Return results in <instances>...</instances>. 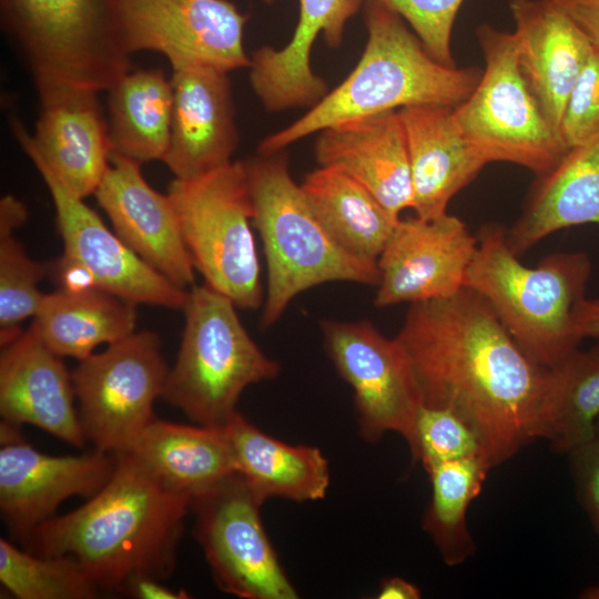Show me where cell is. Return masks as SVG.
Here are the masks:
<instances>
[{"mask_svg":"<svg viewBox=\"0 0 599 599\" xmlns=\"http://www.w3.org/2000/svg\"><path fill=\"white\" fill-rule=\"evenodd\" d=\"M395 337L422 404L466 420L493 468L536 440L547 368L524 353L478 292L465 286L449 297L410 304Z\"/></svg>","mask_w":599,"mask_h":599,"instance_id":"6da1fadb","label":"cell"},{"mask_svg":"<svg viewBox=\"0 0 599 599\" xmlns=\"http://www.w3.org/2000/svg\"><path fill=\"white\" fill-rule=\"evenodd\" d=\"M116 457L95 495L48 519L22 544L34 554L70 557L101 590L122 593L134 577H171L191 498L166 488L130 454Z\"/></svg>","mask_w":599,"mask_h":599,"instance_id":"7a4b0ae2","label":"cell"},{"mask_svg":"<svg viewBox=\"0 0 599 599\" xmlns=\"http://www.w3.org/2000/svg\"><path fill=\"white\" fill-rule=\"evenodd\" d=\"M363 7L367 41L353 71L302 116L265 136L260 154L344 121L416 105L456 106L473 93L481 68L438 62L396 12L378 0Z\"/></svg>","mask_w":599,"mask_h":599,"instance_id":"3957f363","label":"cell"},{"mask_svg":"<svg viewBox=\"0 0 599 599\" xmlns=\"http://www.w3.org/2000/svg\"><path fill=\"white\" fill-rule=\"evenodd\" d=\"M465 286L488 301L502 325L536 364L551 367L582 341L575 324L592 264L585 252H557L528 267L509 247L506 229L480 227Z\"/></svg>","mask_w":599,"mask_h":599,"instance_id":"277c9868","label":"cell"},{"mask_svg":"<svg viewBox=\"0 0 599 599\" xmlns=\"http://www.w3.org/2000/svg\"><path fill=\"white\" fill-rule=\"evenodd\" d=\"M252 202V224L261 237L267 270L261 327L268 328L301 293L331 282L377 285V262L345 252L311 209L293 179L285 150L243 161Z\"/></svg>","mask_w":599,"mask_h":599,"instance_id":"5b68a950","label":"cell"},{"mask_svg":"<svg viewBox=\"0 0 599 599\" xmlns=\"http://www.w3.org/2000/svg\"><path fill=\"white\" fill-rule=\"evenodd\" d=\"M236 305L207 285H194L183 306L185 324L162 397L197 425L223 428L250 385L273 380L277 361L254 342Z\"/></svg>","mask_w":599,"mask_h":599,"instance_id":"8992f818","label":"cell"},{"mask_svg":"<svg viewBox=\"0 0 599 599\" xmlns=\"http://www.w3.org/2000/svg\"><path fill=\"white\" fill-rule=\"evenodd\" d=\"M167 194L194 268L205 285L237 308H260L265 296L243 161L199 177L174 179Z\"/></svg>","mask_w":599,"mask_h":599,"instance_id":"52a82bcc","label":"cell"},{"mask_svg":"<svg viewBox=\"0 0 599 599\" xmlns=\"http://www.w3.org/2000/svg\"><path fill=\"white\" fill-rule=\"evenodd\" d=\"M476 37L484 68L473 93L453 108L459 131L488 164L512 163L536 176L549 172L569 149L521 75L514 32L481 23Z\"/></svg>","mask_w":599,"mask_h":599,"instance_id":"ba28073f","label":"cell"},{"mask_svg":"<svg viewBox=\"0 0 599 599\" xmlns=\"http://www.w3.org/2000/svg\"><path fill=\"white\" fill-rule=\"evenodd\" d=\"M167 373L161 341L151 331H135L80 359L71 377L87 441L101 451H126L155 418L153 405Z\"/></svg>","mask_w":599,"mask_h":599,"instance_id":"9c48e42d","label":"cell"},{"mask_svg":"<svg viewBox=\"0 0 599 599\" xmlns=\"http://www.w3.org/2000/svg\"><path fill=\"white\" fill-rule=\"evenodd\" d=\"M263 504L234 471L191 499L194 536L217 587L244 599H296L267 537Z\"/></svg>","mask_w":599,"mask_h":599,"instance_id":"30bf717a","label":"cell"},{"mask_svg":"<svg viewBox=\"0 0 599 599\" xmlns=\"http://www.w3.org/2000/svg\"><path fill=\"white\" fill-rule=\"evenodd\" d=\"M55 209L63 254L53 265L62 287H98L135 305L183 309L187 292L169 281L112 233L83 199L38 158L29 156Z\"/></svg>","mask_w":599,"mask_h":599,"instance_id":"8fae6325","label":"cell"},{"mask_svg":"<svg viewBox=\"0 0 599 599\" xmlns=\"http://www.w3.org/2000/svg\"><path fill=\"white\" fill-rule=\"evenodd\" d=\"M319 326L328 357L354 392L359 436L374 444L396 433L409 448L423 404L400 343L366 319H323Z\"/></svg>","mask_w":599,"mask_h":599,"instance_id":"7c38bea8","label":"cell"},{"mask_svg":"<svg viewBox=\"0 0 599 599\" xmlns=\"http://www.w3.org/2000/svg\"><path fill=\"white\" fill-rule=\"evenodd\" d=\"M130 57L119 0H41L37 37L26 57L38 90L108 91L130 72Z\"/></svg>","mask_w":599,"mask_h":599,"instance_id":"4fadbf2b","label":"cell"},{"mask_svg":"<svg viewBox=\"0 0 599 599\" xmlns=\"http://www.w3.org/2000/svg\"><path fill=\"white\" fill-rule=\"evenodd\" d=\"M124 44L132 54H164L172 69L248 68L243 43L246 16L229 0H119Z\"/></svg>","mask_w":599,"mask_h":599,"instance_id":"5bb4252c","label":"cell"},{"mask_svg":"<svg viewBox=\"0 0 599 599\" xmlns=\"http://www.w3.org/2000/svg\"><path fill=\"white\" fill-rule=\"evenodd\" d=\"M477 245L465 222L447 212L434 219H400L377 260L375 306L455 295L465 287Z\"/></svg>","mask_w":599,"mask_h":599,"instance_id":"9a60e30c","label":"cell"},{"mask_svg":"<svg viewBox=\"0 0 599 599\" xmlns=\"http://www.w3.org/2000/svg\"><path fill=\"white\" fill-rule=\"evenodd\" d=\"M41 112L30 135L18 120L13 133L28 156L41 160L73 194H94L111 155L108 121L97 91L54 87L38 91Z\"/></svg>","mask_w":599,"mask_h":599,"instance_id":"2e32d148","label":"cell"},{"mask_svg":"<svg viewBox=\"0 0 599 599\" xmlns=\"http://www.w3.org/2000/svg\"><path fill=\"white\" fill-rule=\"evenodd\" d=\"M118 457L94 449L79 456L45 455L22 438L1 445L0 510L7 526L24 540L54 517L73 496L95 495L111 478Z\"/></svg>","mask_w":599,"mask_h":599,"instance_id":"e0dca14e","label":"cell"},{"mask_svg":"<svg viewBox=\"0 0 599 599\" xmlns=\"http://www.w3.org/2000/svg\"><path fill=\"white\" fill-rule=\"evenodd\" d=\"M141 164L111 153L94 192L116 235L145 263L181 288L194 284V265L169 194L155 191Z\"/></svg>","mask_w":599,"mask_h":599,"instance_id":"ac0fdd59","label":"cell"},{"mask_svg":"<svg viewBox=\"0 0 599 599\" xmlns=\"http://www.w3.org/2000/svg\"><path fill=\"white\" fill-rule=\"evenodd\" d=\"M171 83V136L163 162L175 179L199 177L231 163L238 134L227 73L175 69Z\"/></svg>","mask_w":599,"mask_h":599,"instance_id":"d6986e66","label":"cell"},{"mask_svg":"<svg viewBox=\"0 0 599 599\" xmlns=\"http://www.w3.org/2000/svg\"><path fill=\"white\" fill-rule=\"evenodd\" d=\"M0 356V414L13 425L29 424L63 441L87 443L74 406L71 373L30 326Z\"/></svg>","mask_w":599,"mask_h":599,"instance_id":"ffe728a7","label":"cell"},{"mask_svg":"<svg viewBox=\"0 0 599 599\" xmlns=\"http://www.w3.org/2000/svg\"><path fill=\"white\" fill-rule=\"evenodd\" d=\"M314 156L363 184L395 219L413 209L408 145L399 111L344 121L317 133Z\"/></svg>","mask_w":599,"mask_h":599,"instance_id":"44dd1931","label":"cell"},{"mask_svg":"<svg viewBox=\"0 0 599 599\" xmlns=\"http://www.w3.org/2000/svg\"><path fill=\"white\" fill-rule=\"evenodd\" d=\"M509 9L521 75L560 134L568 98L593 48L548 0H510Z\"/></svg>","mask_w":599,"mask_h":599,"instance_id":"7402d4cb","label":"cell"},{"mask_svg":"<svg viewBox=\"0 0 599 599\" xmlns=\"http://www.w3.org/2000/svg\"><path fill=\"white\" fill-rule=\"evenodd\" d=\"M454 106L426 104L398 110L408 145L415 215L434 219L488 164L464 138Z\"/></svg>","mask_w":599,"mask_h":599,"instance_id":"603a6c76","label":"cell"},{"mask_svg":"<svg viewBox=\"0 0 599 599\" xmlns=\"http://www.w3.org/2000/svg\"><path fill=\"white\" fill-rule=\"evenodd\" d=\"M590 223L599 224V139L569 149L554 169L536 176L506 238L520 256L557 231Z\"/></svg>","mask_w":599,"mask_h":599,"instance_id":"cb8c5ba5","label":"cell"},{"mask_svg":"<svg viewBox=\"0 0 599 599\" xmlns=\"http://www.w3.org/2000/svg\"><path fill=\"white\" fill-rule=\"evenodd\" d=\"M223 430L236 470L260 502L270 498L297 502L325 498L331 483L329 466L317 447L281 441L240 413Z\"/></svg>","mask_w":599,"mask_h":599,"instance_id":"d4e9b609","label":"cell"},{"mask_svg":"<svg viewBox=\"0 0 599 599\" xmlns=\"http://www.w3.org/2000/svg\"><path fill=\"white\" fill-rule=\"evenodd\" d=\"M124 453L166 488L191 499L237 471L223 428L190 426L155 417Z\"/></svg>","mask_w":599,"mask_h":599,"instance_id":"484cf974","label":"cell"},{"mask_svg":"<svg viewBox=\"0 0 599 599\" xmlns=\"http://www.w3.org/2000/svg\"><path fill=\"white\" fill-rule=\"evenodd\" d=\"M135 304L98 287L44 293L31 327L61 357L83 359L135 332Z\"/></svg>","mask_w":599,"mask_h":599,"instance_id":"4316f807","label":"cell"},{"mask_svg":"<svg viewBox=\"0 0 599 599\" xmlns=\"http://www.w3.org/2000/svg\"><path fill=\"white\" fill-rule=\"evenodd\" d=\"M301 187L316 217L345 252L377 262L400 219L337 166L318 165L305 175Z\"/></svg>","mask_w":599,"mask_h":599,"instance_id":"83f0119b","label":"cell"},{"mask_svg":"<svg viewBox=\"0 0 599 599\" xmlns=\"http://www.w3.org/2000/svg\"><path fill=\"white\" fill-rule=\"evenodd\" d=\"M599 418V343L578 347L547 368L537 410L535 439L569 454L596 437Z\"/></svg>","mask_w":599,"mask_h":599,"instance_id":"f1b7e54d","label":"cell"},{"mask_svg":"<svg viewBox=\"0 0 599 599\" xmlns=\"http://www.w3.org/2000/svg\"><path fill=\"white\" fill-rule=\"evenodd\" d=\"M111 153L163 161L170 144L173 90L160 69L128 72L108 90Z\"/></svg>","mask_w":599,"mask_h":599,"instance_id":"f546056e","label":"cell"},{"mask_svg":"<svg viewBox=\"0 0 599 599\" xmlns=\"http://www.w3.org/2000/svg\"><path fill=\"white\" fill-rule=\"evenodd\" d=\"M490 469L486 458L474 456L441 461L426 470L432 495L422 526L449 567L461 565L476 551L467 511Z\"/></svg>","mask_w":599,"mask_h":599,"instance_id":"4dcf8cb0","label":"cell"},{"mask_svg":"<svg viewBox=\"0 0 599 599\" xmlns=\"http://www.w3.org/2000/svg\"><path fill=\"white\" fill-rule=\"evenodd\" d=\"M0 582L18 599H93L101 589L67 556H45L0 539Z\"/></svg>","mask_w":599,"mask_h":599,"instance_id":"1f68e13d","label":"cell"},{"mask_svg":"<svg viewBox=\"0 0 599 599\" xmlns=\"http://www.w3.org/2000/svg\"><path fill=\"white\" fill-rule=\"evenodd\" d=\"M364 0H300V17L293 37L286 45L273 49L271 62L283 78L302 82L314 74L311 63L313 44L319 34L329 48L337 49L344 40L348 20Z\"/></svg>","mask_w":599,"mask_h":599,"instance_id":"d6a6232c","label":"cell"},{"mask_svg":"<svg viewBox=\"0 0 599 599\" xmlns=\"http://www.w3.org/2000/svg\"><path fill=\"white\" fill-rule=\"evenodd\" d=\"M50 266L31 258L14 233H0V344L18 337L20 325L34 317L44 293L38 284Z\"/></svg>","mask_w":599,"mask_h":599,"instance_id":"836d02e7","label":"cell"},{"mask_svg":"<svg viewBox=\"0 0 599 599\" xmlns=\"http://www.w3.org/2000/svg\"><path fill=\"white\" fill-rule=\"evenodd\" d=\"M409 450L413 460L420 463L425 470L438 463L465 457L481 456L488 461L478 434L466 420L449 409L424 405L417 414Z\"/></svg>","mask_w":599,"mask_h":599,"instance_id":"e575fe53","label":"cell"},{"mask_svg":"<svg viewBox=\"0 0 599 599\" xmlns=\"http://www.w3.org/2000/svg\"><path fill=\"white\" fill-rule=\"evenodd\" d=\"M396 12L438 62L455 67L451 39L465 0H378Z\"/></svg>","mask_w":599,"mask_h":599,"instance_id":"d590c367","label":"cell"},{"mask_svg":"<svg viewBox=\"0 0 599 599\" xmlns=\"http://www.w3.org/2000/svg\"><path fill=\"white\" fill-rule=\"evenodd\" d=\"M560 135L568 149L599 139V52L596 50L568 98Z\"/></svg>","mask_w":599,"mask_h":599,"instance_id":"8d00e7d4","label":"cell"},{"mask_svg":"<svg viewBox=\"0 0 599 599\" xmlns=\"http://www.w3.org/2000/svg\"><path fill=\"white\" fill-rule=\"evenodd\" d=\"M579 502L599 537V437L567 454Z\"/></svg>","mask_w":599,"mask_h":599,"instance_id":"74e56055","label":"cell"},{"mask_svg":"<svg viewBox=\"0 0 599 599\" xmlns=\"http://www.w3.org/2000/svg\"><path fill=\"white\" fill-rule=\"evenodd\" d=\"M1 7L7 28L27 57L37 37L41 0H1Z\"/></svg>","mask_w":599,"mask_h":599,"instance_id":"f35d334b","label":"cell"},{"mask_svg":"<svg viewBox=\"0 0 599 599\" xmlns=\"http://www.w3.org/2000/svg\"><path fill=\"white\" fill-rule=\"evenodd\" d=\"M561 11L599 52V0H548Z\"/></svg>","mask_w":599,"mask_h":599,"instance_id":"ab89813d","label":"cell"},{"mask_svg":"<svg viewBox=\"0 0 599 599\" xmlns=\"http://www.w3.org/2000/svg\"><path fill=\"white\" fill-rule=\"evenodd\" d=\"M164 580L149 576L134 577L126 582L122 595L138 599H186V591L173 590L163 583Z\"/></svg>","mask_w":599,"mask_h":599,"instance_id":"60d3db41","label":"cell"},{"mask_svg":"<svg viewBox=\"0 0 599 599\" xmlns=\"http://www.w3.org/2000/svg\"><path fill=\"white\" fill-rule=\"evenodd\" d=\"M575 324L579 336L599 339V297H583L575 309Z\"/></svg>","mask_w":599,"mask_h":599,"instance_id":"b9f144b4","label":"cell"},{"mask_svg":"<svg viewBox=\"0 0 599 599\" xmlns=\"http://www.w3.org/2000/svg\"><path fill=\"white\" fill-rule=\"evenodd\" d=\"M28 219L22 201L7 194L0 201V233H14Z\"/></svg>","mask_w":599,"mask_h":599,"instance_id":"7bdbcfd3","label":"cell"},{"mask_svg":"<svg viewBox=\"0 0 599 599\" xmlns=\"http://www.w3.org/2000/svg\"><path fill=\"white\" fill-rule=\"evenodd\" d=\"M422 592L418 587L400 577L385 578L378 589V599H419Z\"/></svg>","mask_w":599,"mask_h":599,"instance_id":"ee69618b","label":"cell"},{"mask_svg":"<svg viewBox=\"0 0 599 599\" xmlns=\"http://www.w3.org/2000/svg\"><path fill=\"white\" fill-rule=\"evenodd\" d=\"M579 597L582 599H599V585L586 588Z\"/></svg>","mask_w":599,"mask_h":599,"instance_id":"f6af8a7d","label":"cell"},{"mask_svg":"<svg viewBox=\"0 0 599 599\" xmlns=\"http://www.w3.org/2000/svg\"><path fill=\"white\" fill-rule=\"evenodd\" d=\"M596 436L599 437V418H598V420L596 423Z\"/></svg>","mask_w":599,"mask_h":599,"instance_id":"bcb514c9","label":"cell"},{"mask_svg":"<svg viewBox=\"0 0 599 599\" xmlns=\"http://www.w3.org/2000/svg\"><path fill=\"white\" fill-rule=\"evenodd\" d=\"M263 1L266 2V3H274V2H276L278 0H263Z\"/></svg>","mask_w":599,"mask_h":599,"instance_id":"7dc6e473","label":"cell"}]
</instances>
